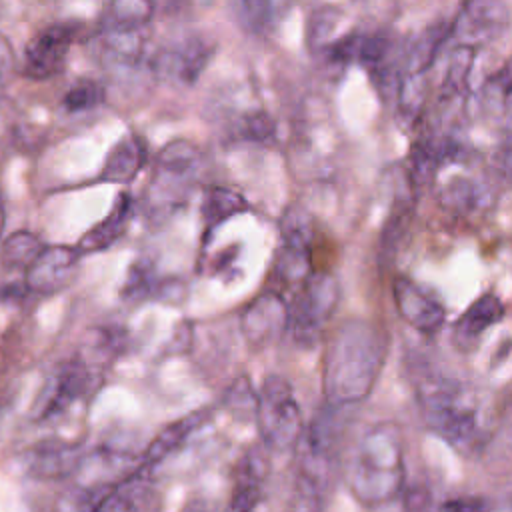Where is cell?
I'll return each instance as SVG.
<instances>
[{"mask_svg": "<svg viewBox=\"0 0 512 512\" xmlns=\"http://www.w3.org/2000/svg\"><path fill=\"white\" fill-rule=\"evenodd\" d=\"M78 260L80 254L76 248L60 244L44 246L26 270V288L40 294H52L66 288L74 278Z\"/></svg>", "mask_w": 512, "mask_h": 512, "instance_id": "obj_15", "label": "cell"}, {"mask_svg": "<svg viewBox=\"0 0 512 512\" xmlns=\"http://www.w3.org/2000/svg\"><path fill=\"white\" fill-rule=\"evenodd\" d=\"M444 512H490V508L478 498H456L444 504Z\"/></svg>", "mask_w": 512, "mask_h": 512, "instance_id": "obj_36", "label": "cell"}, {"mask_svg": "<svg viewBox=\"0 0 512 512\" xmlns=\"http://www.w3.org/2000/svg\"><path fill=\"white\" fill-rule=\"evenodd\" d=\"M338 12L334 8H320L310 14L306 26V40L312 50H324L330 44V34L338 24Z\"/></svg>", "mask_w": 512, "mask_h": 512, "instance_id": "obj_31", "label": "cell"}, {"mask_svg": "<svg viewBox=\"0 0 512 512\" xmlns=\"http://www.w3.org/2000/svg\"><path fill=\"white\" fill-rule=\"evenodd\" d=\"M74 40L70 24H52L40 30L24 50V74L32 80H46L64 70Z\"/></svg>", "mask_w": 512, "mask_h": 512, "instance_id": "obj_12", "label": "cell"}, {"mask_svg": "<svg viewBox=\"0 0 512 512\" xmlns=\"http://www.w3.org/2000/svg\"><path fill=\"white\" fill-rule=\"evenodd\" d=\"M132 214V198L122 192L118 194L114 208L108 212L106 218H102L96 226H92L80 240L76 246V252L80 256L90 254V252H100L106 250L108 246H112L114 242H118V238L126 232L128 228V220Z\"/></svg>", "mask_w": 512, "mask_h": 512, "instance_id": "obj_18", "label": "cell"}, {"mask_svg": "<svg viewBox=\"0 0 512 512\" xmlns=\"http://www.w3.org/2000/svg\"><path fill=\"white\" fill-rule=\"evenodd\" d=\"M392 298L402 320L424 336L436 334L444 320V304L418 282L406 276H396L392 280Z\"/></svg>", "mask_w": 512, "mask_h": 512, "instance_id": "obj_11", "label": "cell"}, {"mask_svg": "<svg viewBox=\"0 0 512 512\" xmlns=\"http://www.w3.org/2000/svg\"><path fill=\"white\" fill-rule=\"evenodd\" d=\"M210 412L208 410H196L192 414H186L184 418L168 424L146 448L144 458H142V470H148L152 466H156L158 462H162L166 456H170L176 448H180L186 438L196 432L206 420H208Z\"/></svg>", "mask_w": 512, "mask_h": 512, "instance_id": "obj_20", "label": "cell"}, {"mask_svg": "<svg viewBox=\"0 0 512 512\" xmlns=\"http://www.w3.org/2000/svg\"><path fill=\"white\" fill-rule=\"evenodd\" d=\"M450 38V22L438 18L430 22L408 46L406 58H404V68L400 74H410V76H426L430 66L434 64L440 48L444 42Z\"/></svg>", "mask_w": 512, "mask_h": 512, "instance_id": "obj_19", "label": "cell"}, {"mask_svg": "<svg viewBox=\"0 0 512 512\" xmlns=\"http://www.w3.org/2000/svg\"><path fill=\"white\" fill-rule=\"evenodd\" d=\"M12 70V50L10 44L0 36V82Z\"/></svg>", "mask_w": 512, "mask_h": 512, "instance_id": "obj_38", "label": "cell"}, {"mask_svg": "<svg viewBox=\"0 0 512 512\" xmlns=\"http://www.w3.org/2000/svg\"><path fill=\"white\" fill-rule=\"evenodd\" d=\"M102 100H104L102 86L96 80L82 78L66 90L62 104L68 112H86V110L96 108Z\"/></svg>", "mask_w": 512, "mask_h": 512, "instance_id": "obj_29", "label": "cell"}, {"mask_svg": "<svg viewBox=\"0 0 512 512\" xmlns=\"http://www.w3.org/2000/svg\"><path fill=\"white\" fill-rule=\"evenodd\" d=\"M254 420L262 442L274 450H288L298 444L304 432V420L300 404L286 378L270 374L264 378Z\"/></svg>", "mask_w": 512, "mask_h": 512, "instance_id": "obj_7", "label": "cell"}, {"mask_svg": "<svg viewBox=\"0 0 512 512\" xmlns=\"http://www.w3.org/2000/svg\"><path fill=\"white\" fill-rule=\"evenodd\" d=\"M42 248L44 246H42V242L38 240L36 234L28 232V230H20V232L10 234L4 240L0 260L6 268H24V270H28V266L42 252Z\"/></svg>", "mask_w": 512, "mask_h": 512, "instance_id": "obj_25", "label": "cell"}, {"mask_svg": "<svg viewBox=\"0 0 512 512\" xmlns=\"http://www.w3.org/2000/svg\"><path fill=\"white\" fill-rule=\"evenodd\" d=\"M238 24L250 34H266L274 28L282 8L270 2H242L234 6Z\"/></svg>", "mask_w": 512, "mask_h": 512, "instance_id": "obj_26", "label": "cell"}, {"mask_svg": "<svg viewBox=\"0 0 512 512\" xmlns=\"http://www.w3.org/2000/svg\"><path fill=\"white\" fill-rule=\"evenodd\" d=\"M248 210H250L248 200L232 188L212 186L204 194L202 218H204L206 228H216L224 220H228L232 216H238V214H244Z\"/></svg>", "mask_w": 512, "mask_h": 512, "instance_id": "obj_23", "label": "cell"}, {"mask_svg": "<svg viewBox=\"0 0 512 512\" xmlns=\"http://www.w3.org/2000/svg\"><path fill=\"white\" fill-rule=\"evenodd\" d=\"M240 330L250 348H268L288 330V304L276 290H264L244 308Z\"/></svg>", "mask_w": 512, "mask_h": 512, "instance_id": "obj_10", "label": "cell"}, {"mask_svg": "<svg viewBox=\"0 0 512 512\" xmlns=\"http://www.w3.org/2000/svg\"><path fill=\"white\" fill-rule=\"evenodd\" d=\"M340 302V282L332 272H312L288 306V330L298 346H314Z\"/></svg>", "mask_w": 512, "mask_h": 512, "instance_id": "obj_6", "label": "cell"}, {"mask_svg": "<svg viewBox=\"0 0 512 512\" xmlns=\"http://www.w3.org/2000/svg\"><path fill=\"white\" fill-rule=\"evenodd\" d=\"M414 192L406 190L404 194H398L392 202V210L382 226L380 242H378V258L380 262H392L406 238V230L410 226L412 210H414Z\"/></svg>", "mask_w": 512, "mask_h": 512, "instance_id": "obj_22", "label": "cell"}, {"mask_svg": "<svg viewBox=\"0 0 512 512\" xmlns=\"http://www.w3.org/2000/svg\"><path fill=\"white\" fill-rule=\"evenodd\" d=\"M278 252L274 270L286 284H302L310 272L312 258V224L310 216L296 206H290L278 222Z\"/></svg>", "mask_w": 512, "mask_h": 512, "instance_id": "obj_8", "label": "cell"}, {"mask_svg": "<svg viewBox=\"0 0 512 512\" xmlns=\"http://www.w3.org/2000/svg\"><path fill=\"white\" fill-rule=\"evenodd\" d=\"M504 318V304L502 300L486 292L478 296L456 320L454 324V342L462 348H472L486 330L496 326Z\"/></svg>", "mask_w": 512, "mask_h": 512, "instance_id": "obj_16", "label": "cell"}, {"mask_svg": "<svg viewBox=\"0 0 512 512\" xmlns=\"http://www.w3.org/2000/svg\"><path fill=\"white\" fill-rule=\"evenodd\" d=\"M146 162V146L136 134L122 136L108 152L100 170L102 182L128 184L132 182Z\"/></svg>", "mask_w": 512, "mask_h": 512, "instance_id": "obj_17", "label": "cell"}, {"mask_svg": "<svg viewBox=\"0 0 512 512\" xmlns=\"http://www.w3.org/2000/svg\"><path fill=\"white\" fill-rule=\"evenodd\" d=\"M262 500V484L254 480L234 478V490L224 512H256Z\"/></svg>", "mask_w": 512, "mask_h": 512, "instance_id": "obj_33", "label": "cell"}, {"mask_svg": "<svg viewBox=\"0 0 512 512\" xmlns=\"http://www.w3.org/2000/svg\"><path fill=\"white\" fill-rule=\"evenodd\" d=\"M238 132L244 140L250 142H270L276 134V124L272 120V116L264 110H254L242 116L240 124H238Z\"/></svg>", "mask_w": 512, "mask_h": 512, "instance_id": "obj_32", "label": "cell"}, {"mask_svg": "<svg viewBox=\"0 0 512 512\" xmlns=\"http://www.w3.org/2000/svg\"><path fill=\"white\" fill-rule=\"evenodd\" d=\"M338 410L342 408L326 404V408L314 416L308 428H304L296 444L298 486L308 500H316V496L324 490L338 460V446L342 434Z\"/></svg>", "mask_w": 512, "mask_h": 512, "instance_id": "obj_5", "label": "cell"}, {"mask_svg": "<svg viewBox=\"0 0 512 512\" xmlns=\"http://www.w3.org/2000/svg\"><path fill=\"white\" fill-rule=\"evenodd\" d=\"M388 352L386 330L366 318H350L328 336L322 356V392L328 406L348 408L366 400Z\"/></svg>", "mask_w": 512, "mask_h": 512, "instance_id": "obj_1", "label": "cell"}, {"mask_svg": "<svg viewBox=\"0 0 512 512\" xmlns=\"http://www.w3.org/2000/svg\"><path fill=\"white\" fill-rule=\"evenodd\" d=\"M496 162H498L502 178L512 180V132L502 140L498 154H496Z\"/></svg>", "mask_w": 512, "mask_h": 512, "instance_id": "obj_37", "label": "cell"}, {"mask_svg": "<svg viewBox=\"0 0 512 512\" xmlns=\"http://www.w3.org/2000/svg\"><path fill=\"white\" fill-rule=\"evenodd\" d=\"M150 2H114L108 8V14L102 20V26L110 28H130V30H144L152 16Z\"/></svg>", "mask_w": 512, "mask_h": 512, "instance_id": "obj_27", "label": "cell"}, {"mask_svg": "<svg viewBox=\"0 0 512 512\" xmlns=\"http://www.w3.org/2000/svg\"><path fill=\"white\" fill-rule=\"evenodd\" d=\"M508 26V8L494 0H474L460 6L450 22V38H456L460 48L476 50L496 40Z\"/></svg>", "mask_w": 512, "mask_h": 512, "instance_id": "obj_9", "label": "cell"}, {"mask_svg": "<svg viewBox=\"0 0 512 512\" xmlns=\"http://www.w3.org/2000/svg\"><path fill=\"white\" fill-rule=\"evenodd\" d=\"M182 512H208V510H206L204 502H200V500H192V502H188V504L182 508Z\"/></svg>", "mask_w": 512, "mask_h": 512, "instance_id": "obj_39", "label": "cell"}, {"mask_svg": "<svg viewBox=\"0 0 512 512\" xmlns=\"http://www.w3.org/2000/svg\"><path fill=\"white\" fill-rule=\"evenodd\" d=\"M110 490L106 486H80L64 496L56 504V512H96L98 504Z\"/></svg>", "mask_w": 512, "mask_h": 512, "instance_id": "obj_30", "label": "cell"}, {"mask_svg": "<svg viewBox=\"0 0 512 512\" xmlns=\"http://www.w3.org/2000/svg\"><path fill=\"white\" fill-rule=\"evenodd\" d=\"M2 228H4V210H2V204H0V234H2Z\"/></svg>", "mask_w": 512, "mask_h": 512, "instance_id": "obj_40", "label": "cell"}, {"mask_svg": "<svg viewBox=\"0 0 512 512\" xmlns=\"http://www.w3.org/2000/svg\"><path fill=\"white\" fill-rule=\"evenodd\" d=\"M202 152L186 140L168 142L154 166L152 182L148 188V208L154 216H170L174 210L182 208L200 178L202 172Z\"/></svg>", "mask_w": 512, "mask_h": 512, "instance_id": "obj_4", "label": "cell"}, {"mask_svg": "<svg viewBox=\"0 0 512 512\" xmlns=\"http://www.w3.org/2000/svg\"><path fill=\"white\" fill-rule=\"evenodd\" d=\"M348 486L366 506L392 502L406 482L402 434L394 424L372 426L358 442L348 466Z\"/></svg>", "mask_w": 512, "mask_h": 512, "instance_id": "obj_2", "label": "cell"}, {"mask_svg": "<svg viewBox=\"0 0 512 512\" xmlns=\"http://www.w3.org/2000/svg\"><path fill=\"white\" fill-rule=\"evenodd\" d=\"M256 400L258 394L250 388V380L248 378H238L226 392L224 404L230 408V412L240 414V416H252L256 414Z\"/></svg>", "mask_w": 512, "mask_h": 512, "instance_id": "obj_34", "label": "cell"}, {"mask_svg": "<svg viewBox=\"0 0 512 512\" xmlns=\"http://www.w3.org/2000/svg\"><path fill=\"white\" fill-rule=\"evenodd\" d=\"M154 290H156V278H154L152 266L146 260L134 262L122 284V290H120L122 298L136 302V300L148 298Z\"/></svg>", "mask_w": 512, "mask_h": 512, "instance_id": "obj_28", "label": "cell"}, {"mask_svg": "<svg viewBox=\"0 0 512 512\" xmlns=\"http://www.w3.org/2000/svg\"><path fill=\"white\" fill-rule=\"evenodd\" d=\"M484 200V190L470 178H454L440 192V204L456 214H470Z\"/></svg>", "mask_w": 512, "mask_h": 512, "instance_id": "obj_24", "label": "cell"}, {"mask_svg": "<svg viewBox=\"0 0 512 512\" xmlns=\"http://www.w3.org/2000/svg\"><path fill=\"white\" fill-rule=\"evenodd\" d=\"M96 512H138V510H136L134 500L126 492H122V490H114L112 492L110 490L102 498V502L98 504Z\"/></svg>", "mask_w": 512, "mask_h": 512, "instance_id": "obj_35", "label": "cell"}, {"mask_svg": "<svg viewBox=\"0 0 512 512\" xmlns=\"http://www.w3.org/2000/svg\"><path fill=\"white\" fill-rule=\"evenodd\" d=\"M416 390L426 426L452 448H472L480 424L470 390L442 374H422Z\"/></svg>", "mask_w": 512, "mask_h": 512, "instance_id": "obj_3", "label": "cell"}, {"mask_svg": "<svg viewBox=\"0 0 512 512\" xmlns=\"http://www.w3.org/2000/svg\"><path fill=\"white\" fill-rule=\"evenodd\" d=\"M214 48L208 40L200 36H190L158 52L152 68L160 78L172 80L176 84L190 86L206 68Z\"/></svg>", "mask_w": 512, "mask_h": 512, "instance_id": "obj_13", "label": "cell"}, {"mask_svg": "<svg viewBox=\"0 0 512 512\" xmlns=\"http://www.w3.org/2000/svg\"><path fill=\"white\" fill-rule=\"evenodd\" d=\"M90 386V370L80 356H74L60 364L50 382L44 386L38 404L36 418H52L66 410L74 400H78Z\"/></svg>", "mask_w": 512, "mask_h": 512, "instance_id": "obj_14", "label": "cell"}, {"mask_svg": "<svg viewBox=\"0 0 512 512\" xmlns=\"http://www.w3.org/2000/svg\"><path fill=\"white\" fill-rule=\"evenodd\" d=\"M82 462L78 446L70 444H44L28 458V472L36 478L56 480L72 474Z\"/></svg>", "mask_w": 512, "mask_h": 512, "instance_id": "obj_21", "label": "cell"}]
</instances>
